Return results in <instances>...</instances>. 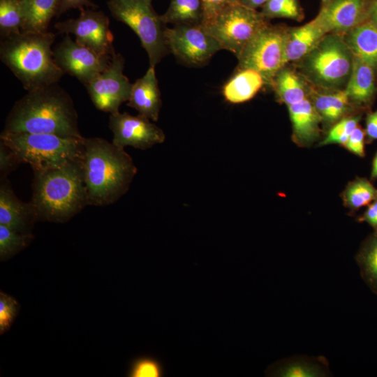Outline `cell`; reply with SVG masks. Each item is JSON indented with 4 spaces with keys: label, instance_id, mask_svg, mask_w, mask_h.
<instances>
[{
    "label": "cell",
    "instance_id": "cell-1",
    "mask_svg": "<svg viewBox=\"0 0 377 377\" xmlns=\"http://www.w3.org/2000/svg\"><path fill=\"white\" fill-rule=\"evenodd\" d=\"M77 120L71 96L56 83L27 91L17 101L2 132L82 138Z\"/></svg>",
    "mask_w": 377,
    "mask_h": 377
},
{
    "label": "cell",
    "instance_id": "cell-2",
    "mask_svg": "<svg viewBox=\"0 0 377 377\" xmlns=\"http://www.w3.org/2000/svg\"><path fill=\"white\" fill-rule=\"evenodd\" d=\"M82 166L88 205L94 206L117 201L138 171L124 149L101 138H85Z\"/></svg>",
    "mask_w": 377,
    "mask_h": 377
},
{
    "label": "cell",
    "instance_id": "cell-3",
    "mask_svg": "<svg viewBox=\"0 0 377 377\" xmlns=\"http://www.w3.org/2000/svg\"><path fill=\"white\" fill-rule=\"evenodd\" d=\"M30 200L37 220L63 223L88 205L82 158L62 167L34 172Z\"/></svg>",
    "mask_w": 377,
    "mask_h": 377
},
{
    "label": "cell",
    "instance_id": "cell-4",
    "mask_svg": "<svg viewBox=\"0 0 377 377\" xmlns=\"http://www.w3.org/2000/svg\"><path fill=\"white\" fill-rule=\"evenodd\" d=\"M52 32H20L2 38L0 59L27 91L58 83L64 74L52 45Z\"/></svg>",
    "mask_w": 377,
    "mask_h": 377
},
{
    "label": "cell",
    "instance_id": "cell-5",
    "mask_svg": "<svg viewBox=\"0 0 377 377\" xmlns=\"http://www.w3.org/2000/svg\"><path fill=\"white\" fill-rule=\"evenodd\" d=\"M85 138L48 133H3L0 140L34 172L58 168L82 158Z\"/></svg>",
    "mask_w": 377,
    "mask_h": 377
},
{
    "label": "cell",
    "instance_id": "cell-6",
    "mask_svg": "<svg viewBox=\"0 0 377 377\" xmlns=\"http://www.w3.org/2000/svg\"><path fill=\"white\" fill-rule=\"evenodd\" d=\"M354 55L343 36L327 34L305 57L297 61L300 74L316 88L344 89L353 66Z\"/></svg>",
    "mask_w": 377,
    "mask_h": 377
},
{
    "label": "cell",
    "instance_id": "cell-7",
    "mask_svg": "<svg viewBox=\"0 0 377 377\" xmlns=\"http://www.w3.org/2000/svg\"><path fill=\"white\" fill-rule=\"evenodd\" d=\"M111 15L128 25L138 36L149 66H156L169 53L163 23L151 6V0H109Z\"/></svg>",
    "mask_w": 377,
    "mask_h": 377
},
{
    "label": "cell",
    "instance_id": "cell-8",
    "mask_svg": "<svg viewBox=\"0 0 377 377\" xmlns=\"http://www.w3.org/2000/svg\"><path fill=\"white\" fill-rule=\"evenodd\" d=\"M261 11L240 3L229 6L202 26L220 44L222 50L237 58L253 38L269 24Z\"/></svg>",
    "mask_w": 377,
    "mask_h": 377
},
{
    "label": "cell",
    "instance_id": "cell-9",
    "mask_svg": "<svg viewBox=\"0 0 377 377\" xmlns=\"http://www.w3.org/2000/svg\"><path fill=\"white\" fill-rule=\"evenodd\" d=\"M287 27L267 24L253 38L237 57L238 70L258 72L265 84L272 86L277 72L285 65Z\"/></svg>",
    "mask_w": 377,
    "mask_h": 377
},
{
    "label": "cell",
    "instance_id": "cell-10",
    "mask_svg": "<svg viewBox=\"0 0 377 377\" xmlns=\"http://www.w3.org/2000/svg\"><path fill=\"white\" fill-rule=\"evenodd\" d=\"M165 40L169 52L191 66L205 64L220 50L219 42L202 24H179L165 27Z\"/></svg>",
    "mask_w": 377,
    "mask_h": 377
},
{
    "label": "cell",
    "instance_id": "cell-11",
    "mask_svg": "<svg viewBox=\"0 0 377 377\" xmlns=\"http://www.w3.org/2000/svg\"><path fill=\"white\" fill-rule=\"evenodd\" d=\"M54 27L59 33L73 34L78 43L100 55L112 57L116 53L110 20L103 11L82 8L77 17L57 22Z\"/></svg>",
    "mask_w": 377,
    "mask_h": 377
},
{
    "label": "cell",
    "instance_id": "cell-12",
    "mask_svg": "<svg viewBox=\"0 0 377 377\" xmlns=\"http://www.w3.org/2000/svg\"><path fill=\"white\" fill-rule=\"evenodd\" d=\"M124 57L115 53L105 70L85 85L98 110L110 114L116 113L129 100L133 84L124 74Z\"/></svg>",
    "mask_w": 377,
    "mask_h": 377
},
{
    "label": "cell",
    "instance_id": "cell-13",
    "mask_svg": "<svg viewBox=\"0 0 377 377\" xmlns=\"http://www.w3.org/2000/svg\"><path fill=\"white\" fill-rule=\"evenodd\" d=\"M57 65L64 73L76 77L84 86L105 70L112 57L102 56L73 40L69 34L53 50Z\"/></svg>",
    "mask_w": 377,
    "mask_h": 377
},
{
    "label": "cell",
    "instance_id": "cell-14",
    "mask_svg": "<svg viewBox=\"0 0 377 377\" xmlns=\"http://www.w3.org/2000/svg\"><path fill=\"white\" fill-rule=\"evenodd\" d=\"M109 128L113 134L112 143L123 149L130 146L145 150L163 142L165 139L163 130L150 119L126 112L110 114Z\"/></svg>",
    "mask_w": 377,
    "mask_h": 377
},
{
    "label": "cell",
    "instance_id": "cell-15",
    "mask_svg": "<svg viewBox=\"0 0 377 377\" xmlns=\"http://www.w3.org/2000/svg\"><path fill=\"white\" fill-rule=\"evenodd\" d=\"M374 0H329L313 19L326 34L343 36L369 18Z\"/></svg>",
    "mask_w": 377,
    "mask_h": 377
},
{
    "label": "cell",
    "instance_id": "cell-16",
    "mask_svg": "<svg viewBox=\"0 0 377 377\" xmlns=\"http://www.w3.org/2000/svg\"><path fill=\"white\" fill-rule=\"evenodd\" d=\"M1 179L0 224L20 232H31L37 221L31 204L17 198L6 177Z\"/></svg>",
    "mask_w": 377,
    "mask_h": 377
},
{
    "label": "cell",
    "instance_id": "cell-17",
    "mask_svg": "<svg viewBox=\"0 0 377 377\" xmlns=\"http://www.w3.org/2000/svg\"><path fill=\"white\" fill-rule=\"evenodd\" d=\"M162 105L155 66H149L145 74L132 84L127 105L145 117L156 121Z\"/></svg>",
    "mask_w": 377,
    "mask_h": 377
},
{
    "label": "cell",
    "instance_id": "cell-18",
    "mask_svg": "<svg viewBox=\"0 0 377 377\" xmlns=\"http://www.w3.org/2000/svg\"><path fill=\"white\" fill-rule=\"evenodd\" d=\"M265 373L272 377H326L332 374L325 357L302 355L279 360L270 364Z\"/></svg>",
    "mask_w": 377,
    "mask_h": 377
},
{
    "label": "cell",
    "instance_id": "cell-19",
    "mask_svg": "<svg viewBox=\"0 0 377 377\" xmlns=\"http://www.w3.org/2000/svg\"><path fill=\"white\" fill-rule=\"evenodd\" d=\"M293 127V138L300 146L313 144L320 136L322 117L311 100L307 98L288 106Z\"/></svg>",
    "mask_w": 377,
    "mask_h": 377
},
{
    "label": "cell",
    "instance_id": "cell-20",
    "mask_svg": "<svg viewBox=\"0 0 377 377\" xmlns=\"http://www.w3.org/2000/svg\"><path fill=\"white\" fill-rule=\"evenodd\" d=\"M327 34L314 20L302 26L288 27L285 47V65L297 62L313 49Z\"/></svg>",
    "mask_w": 377,
    "mask_h": 377
},
{
    "label": "cell",
    "instance_id": "cell-21",
    "mask_svg": "<svg viewBox=\"0 0 377 377\" xmlns=\"http://www.w3.org/2000/svg\"><path fill=\"white\" fill-rule=\"evenodd\" d=\"M343 38L354 57L377 67V24L367 20L343 35Z\"/></svg>",
    "mask_w": 377,
    "mask_h": 377
},
{
    "label": "cell",
    "instance_id": "cell-22",
    "mask_svg": "<svg viewBox=\"0 0 377 377\" xmlns=\"http://www.w3.org/2000/svg\"><path fill=\"white\" fill-rule=\"evenodd\" d=\"M22 31L46 32L51 20L57 16L62 0H20Z\"/></svg>",
    "mask_w": 377,
    "mask_h": 377
},
{
    "label": "cell",
    "instance_id": "cell-23",
    "mask_svg": "<svg viewBox=\"0 0 377 377\" xmlns=\"http://www.w3.org/2000/svg\"><path fill=\"white\" fill-rule=\"evenodd\" d=\"M271 87L279 101L287 106L309 98L310 86L298 71L290 68L288 64L277 72Z\"/></svg>",
    "mask_w": 377,
    "mask_h": 377
},
{
    "label": "cell",
    "instance_id": "cell-24",
    "mask_svg": "<svg viewBox=\"0 0 377 377\" xmlns=\"http://www.w3.org/2000/svg\"><path fill=\"white\" fill-rule=\"evenodd\" d=\"M374 68L354 57L352 73L344 89L350 103L361 105L372 98L375 92Z\"/></svg>",
    "mask_w": 377,
    "mask_h": 377
},
{
    "label": "cell",
    "instance_id": "cell-25",
    "mask_svg": "<svg viewBox=\"0 0 377 377\" xmlns=\"http://www.w3.org/2000/svg\"><path fill=\"white\" fill-rule=\"evenodd\" d=\"M265 84L262 75L252 69L238 70L223 88L225 99L231 103H242L253 98Z\"/></svg>",
    "mask_w": 377,
    "mask_h": 377
},
{
    "label": "cell",
    "instance_id": "cell-26",
    "mask_svg": "<svg viewBox=\"0 0 377 377\" xmlns=\"http://www.w3.org/2000/svg\"><path fill=\"white\" fill-rule=\"evenodd\" d=\"M325 91H318L311 85L309 98L323 121L336 123L347 112L350 103L344 89Z\"/></svg>",
    "mask_w": 377,
    "mask_h": 377
},
{
    "label": "cell",
    "instance_id": "cell-27",
    "mask_svg": "<svg viewBox=\"0 0 377 377\" xmlns=\"http://www.w3.org/2000/svg\"><path fill=\"white\" fill-rule=\"evenodd\" d=\"M165 24H202V0H170L167 10L161 15Z\"/></svg>",
    "mask_w": 377,
    "mask_h": 377
},
{
    "label": "cell",
    "instance_id": "cell-28",
    "mask_svg": "<svg viewBox=\"0 0 377 377\" xmlns=\"http://www.w3.org/2000/svg\"><path fill=\"white\" fill-rule=\"evenodd\" d=\"M355 259L362 280L377 296V230L363 242Z\"/></svg>",
    "mask_w": 377,
    "mask_h": 377
},
{
    "label": "cell",
    "instance_id": "cell-29",
    "mask_svg": "<svg viewBox=\"0 0 377 377\" xmlns=\"http://www.w3.org/2000/svg\"><path fill=\"white\" fill-rule=\"evenodd\" d=\"M376 198L377 189L365 178L349 183L343 193L345 205L353 210L368 205Z\"/></svg>",
    "mask_w": 377,
    "mask_h": 377
},
{
    "label": "cell",
    "instance_id": "cell-30",
    "mask_svg": "<svg viewBox=\"0 0 377 377\" xmlns=\"http://www.w3.org/2000/svg\"><path fill=\"white\" fill-rule=\"evenodd\" d=\"M22 15L20 0H0L1 38L22 32Z\"/></svg>",
    "mask_w": 377,
    "mask_h": 377
},
{
    "label": "cell",
    "instance_id": "cell-31",
    "mask_svg": "<svg viewBox=\"0 0 377 377\" xmlns=\"http://www.w3.org/2000/svg\"><path fill=\"white\" fill-rule=\"evenodd\" d=\"M31 232L15 231L0 224V259L6 260L24 249L31 241Z\"/></svg>",
    "mask_w": 377,
    "mask_h": 377
},
{
    "label": "cell",
    "instance_id": "cell-32",
    "mask_svg": "<svg viewBox=\"0 0 377 377\" xmlns=\"http://www.w3.org/2000/svg\"><path fill=\"white\" fill-rule=\"evenodd\" d=\"M261 13L268 20L284 17L300 22L304 18L299 0H269L262 7Z\"/></svg>",
    "mask_w": 377,
    "mask_h": 377
},
{
    "label": "cell",
    "instance_id": "cell-33",
    "mask_svg": "<svg viewBox=\"0 0 377 377\" xmlns=\"http://www.w3.org/2000/svg\"><path fill=\"white\" fill-rule=\"evenodd\" d=\"M359 121L358 117L341 119L330 129L320 145L339 144L343 145L354 129L358 126Z\"/></svg>",
    "mask_w": 377,
    "mask_h": 377
},
{
    "label": "cell",
    "instance_id": "cell-34",
    "mask_svg": "<svg viewBox=\"0 0 377 377\" xmlns=\"http://www.w3.org/2000/svg\"><path fill=\"white\" fill-rule=\"evenodd\" d=\"M164 368L157 359L142 356L135 359L128 372L130 377H161L164 375Z\"/></svg>",
    "mask_w": 377,
    "mask_h": 377
},
{
    "label": "cell",
    "instance_id": "cell-35",
    "mask_svg": "<svg viewBox=\"0 0 377 377\" xmlns=\"http://www.w3.org/2000/svg\"><path fill=\"white\" fill-rule=\"evenodd\" d=\"M20 309V304L12 296L0 293V334L10 329Z\"/></svg>",
    "mask_w": 377,
    "mask_h": 377
},
{
    "label": "cell",
    "instance_id": "cell-36",
    "mask_svg": "<svg viewBox=\"0 0 377 377\" xmlns=\"http://www.w3.org/2000/svg\"><path fill=\"white\" fill-rule=\"evenodd\" d=\"M20 163L14 152L3 142H0V172L1 179L15 170Z\"/></svg>",
    "mask_w": 377,
    "mask_h": 377
},
{
    "label": "cell",
    "instance_id": "cell-37",
    "mask_svg": "<svg viewBox=\"0 0 377 377\" xmlns=\"http://www.w3.org/2000/svg\"><path fill=\"white\" fill-rule=\"evenodd\" d=\"M350 152L358 156H364V132L357 126L343 145Z\"/></svg>",
    "mask_w": 377,
    "mask_h": 377
},
{
    "label": "cell",
    "instance_id": "cell-38",
    "mask_svg": "<svg viewBox=\"0 0 377 377\" xmlns=\"http://www.w3.org/2000/svg\"><path fill=\"white\" fill-rule=\"evenodd\" d=\"M204 20L202 24L210 20L226 7L238 3L240 0H202Z\"/></svg>",
    "mask_w": 377,
    "mask_h": 377
},
{
    "label": "cell",
    "instance_id": "cell-39",
    "mask_svg": "<svg viewBox=\"0 0 377 377\" xmlns=\"http://www.w3.org/2000/svg\"><path fill=\"white\" fill-rule=\"evenodd\" d=\"M96 6L91 0H62L57 17L71 9L95 8Z\"/></svg>",
    "mask_w": 377,
    "mask_h": 377
},
{
    "label": "cell",
    "instance_id": "cell-40",
    "mask_svg": "<svg viewBox=\"0 0 377 377\" xmlns=\"http://www.w3.org/2000/svg\"><path fill=\"white\" fill-rule=\"evenodd\" d=\"M365 133L369 140H377V110L368 114L366 119Z\"/></svg>",
    "mask_w": 377,
    "mask_h": 377
},
{
    "label": "cell",
    "instance_id": "cell-41",
    "mask_svg": "<svg viewBox=\"0 0 377 377\" xmlns=\"http://www.w3.org/2000/svg\"><path fill=\"white\" fill-rule=\"evenodd\" d=\"M361 220L377 230V200L369 205Z\"/></svg>",
    "mask_w": 377,
    "mask_h": 377
},
{
    "label": "cell",
    "instance_id": "cell-42",
    "mask_svg": "<svg viewBox=\"0 0 377 377\" xmlns=\"http://www.w3.org/2000/svg\"><path fill=\"white\" fill-rule=\"evenodd\" d=\"M269 0H240V3L252 9L263 7Z\"/></svg>",
    "mask_w": 377,
    "mask_h": 377
},
{
    "label": "cell",
    "instance_id": "cell-43",
    "mask_svg": "<svg viewBox=\"0 0 377 377\" xmlns=\"http://www.w3.org/2000/svg\"><path fill=\"white\" fill-rule=\"evenodd\" d=\"M369 20L377 24V0L374 1Z\"/></svg>",
    "mask_w": 377,
    "mask_h": 377
},
{
    "label": "cell",
    "instance_id": "cell-44",
    "mask_svg": "<svg viewBox=\"0 0 377 377\" xmlns=\"http://www.w3.org/2000/svg\"><path fill=\"white\" fill-rule=\"evenodd\" d=\"M371 177V179H377V153L373 160Z\"/></svg>",
    "mask_w": 377,
    "mask_h": 377
},
{
    "label": "cell",
    "instance_id": "cell-45",
    "mask_svg": "<svg viewBox=\"0 0 377 377\" xmlns=\"http://www.w3.org/2000/svg\"><path fill=\"white\" fill-rule=\"evenodd\" d=\"M327 1H329V0H321L322 3H323V2Z\"/></svg>",
    "mask_w": 377,
    "mask_h": 377
},
{
    "label": "cell",
    "instance_id": "cell-46",
    "mask_svg": "<svg viewBox=\"0 0 377 377\" xmlns=\"http://www.w3.org/2000/svg\"><path fill=\"white\" fill-rule=\"evenodd\" d=\"M376 200H377V198H376Z\"/></svg>",
    "mask_w": 377,
    "mask_h": 377
}]
</instances>
